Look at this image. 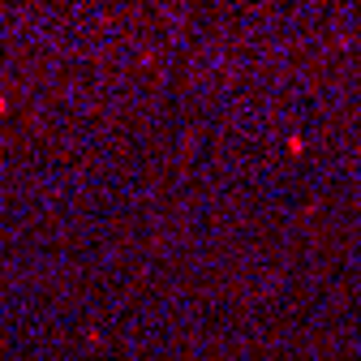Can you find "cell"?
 I'll return each instance as SVG.
<instances>
[{
	"label": "cell",
	"mask_w": 361,
	"mask_h": 361,
	"mask_svg": "<svg viewBox=\"0 0 361 361\" xmlns=\"http://www.w3.org/2000/svg\"><path fill=\"white\" fill-rule=\"evenodd\" d=\"M0 116H9V99L5 95H0Z\"/></svg>",
	"instance_id": "1"
}]
</instances>
